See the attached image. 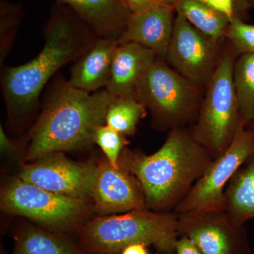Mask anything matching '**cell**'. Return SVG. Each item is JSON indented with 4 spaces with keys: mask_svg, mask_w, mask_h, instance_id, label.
Segmentation results:
<instances>
[{
    "mask_svg": "<svg viewBox=\"0 0 254 254\" xmlns=\"http://www.w3.org/2000/svg\"><path fill=\"white\" fill-rule=\"evenodd\" d=\"M98 38L71 10L59 3L53 5L41 51L28 63L1 71V91L9 118L20 121L32 113L50 78L63 66L77 61Z\"/></svg>",
    "mask_w": 254,
    "mask_h": 254,
    "instance_id": "obj_1",
    "label": "cell"
},
{
    "mask_svg": "<svg viewBox=\"0 0 254 254\" xmlns=\"http://www.w3.org/2000/svg\"><path fill=\"white\" fill-rule=\"evenodd\" d=\"M213 160L195 141L190 127H185L169 131L165 143L153 154L125 148L119 164L141 183L147 208L172 213Z\"/></svg>",
    "mask_w": 254,
    "mask_h": 254,
    "instance_id": "obj_2",
    "label": "cell"
},
{
    "mask_svg": "<svg viewBox=\"0 0 254 254\" xmlns=\"http://www.w3.org/2000/svg\"><path fill=\"white\" fill-rule=\"evenodd\" d=\"M113 95L106 89L87 93L57 78L47 92L32 128L25 162L45 155L81 149L94 143L98 127L105 125Z\"/></svg>",
    "mask_w": 254,
    "mask_h": 254,
    "instance_id": "obj_3",
    "label": "cell"
},
{
    "mask_svg": "<svg viewBox=\"0 0 254 254\" xmlns=\"http://www.w3.org/2000/svg\"><path fill=\"white\" fill-rule=\"evenodd\" d=\"M177 215L149 209L98 217L80 229L78 247L88 254H120L134 244L151 245L160 254H175Z\"/></svg>",
    "mask_w": 254,
    "mask_h": 254,
    "instance_id": "obj_4",
    "label": "cell"
},
{
    "mask_svg": "<svg viewBox=\"0 0 254 254\" xmlns=\"http://www.w3.org/2000/svg\"><path fill=\"white\" fill-rule=\"evenodd\" d=\"M237 57L225 40L217 67L205 88L198 118L190 127L195 141L214 159L228 148L242 123L233 83Z\"/></svg>",
    "mask_w": 254,
    "mask_h": 254,
    "instance_id": "obj_5",
    "label": "cell"
},
{
    "mask_svg": "<svg viewBox=\"0 0 254 254\" xmlns=\"http://www.w3.org/2000/svg\"><path fill=\"white\" fill-rule=\"evenodd\" d=\"M204 91L157 58L137 87L135 98L150 113L156 131L193 126Z\"/></svg>",
    "mask_w": 254,
    "mask_h": 254,
    "instance_id": "obj_6",
    "label": "cell"
},
{
    "mask_svg": "<svg viewBox=\"0 0 254 254\" xmlns=\"http://www.w3.org/2000/svg\"><path fill=\"white\" fill-rule=\"evenodd\" d=\"M1 208L21 215L50 231L63 234L77 230L91 213L87 200L53 193L15 177L2 189Z\"/></svg>",
    "mask_w": 254,
    "mask_h": 254,
    "instance_id": "obj_7",
    "label": "cell"
},
{
    "mask_svg": "<svg viewBox=\"0 0 254 254\" xmlns=\"http://www.w3.org/2000/svg\"><path fill=\"white\" fill-rule=\"evenodd\" d=\"M254 153V133L241 123L228 148L214 159L173 213L225 210V190L233 175Z\"/></svg>",
    "mask_w": 254,
    "mask_h": 254,
    "instance_id": "obj_8",
    "label": "cell"
},
{
    "mask_svg": "<svg viewBox=\"0 0 254 254\" xmlns=\"http://www.w3.org/2000/svg\"><path fill=\"white\" fill-rule=\"evenodd\" d=\"M225 41L207 36L176 14L165 61L182 77L205 91L220 60Z\"/></svg>",
    "mask_w": 254,
    "mask_h": 254,
    "instance_id": "obj_9",
    "label": "cell"
},
{
    "mask_svg": "<svg viewBox=\"0 0 254 254\" xmlns=\"http://www.w3.org/2000/svg\"><path fill=\"white\" fill-rule=\"evenodd\" d=\"M177 232L202 254H254L245 225L237 224L225 210L177 215Z\"/></svg>",
    "mask_w": 254,
    "mask_h": 254,
    "instance_id": "obj_10",
    "label": "cell"
},
{
    "mask_svg": "<svg viewBox=\"0 0 254 254\" xmlns=\"http://www.w3.org/2000/svg\"><path fill=\"white\" fill-rule=\"evenodd\" d=\"M97 172L95 164L78 163L54 153L23 165L18 177L53 193L88 201Z\"/></svg>",
    "mask_w": 254,
    "mask_h": 254,
    "instance_id": "obj_11",
    "label": "cell"
},
{
    "mask_svg": "<svg viewBox=\"0 0 254 254\" xmlns=\"http://www.w3.org/2000/svg\"><path fill=\"white\" fill-rule=\"evenodd\" d=\"M94 209L100 215H115L147 208L141 183L134 175L108 160L98 165L92 192Z\"/></svg>",
    "mask_w": 254,
    "mask_h": 254,
    "instance_id": "obj_12",
    "label": "cell"
},
{
    "mask_svg": "<svg viewBox=\"0 0 254 254\" xmlns=\"http://www.w3.org/2000/svg\"><path fill=\"white\" fill-rule=\"evenodd\" d=\"M176 11L173 6L153 4L132 13L120 43H134L165 60L173 36Z\"/></svg>",
    "mask_w": 254,
    "mask_h": 254,
    "instance_id": "obj_13",
    "label": "cell"
},
{
    "mask_svg": "<svg viewBox=\"0 0 254 254\" xmlns=\"http://www.w3.org/2000/svg\"><path fill=\"white\" fill-rule=\"evenodd\" d=\"M66 6L100 38L120 41L132 13L123 0H55Z\"/></svg>",
    "mask_w": 254,
    "mask_h": 254,
    "instance_id": "obj_14",
    "label": "cell"
},
{
    "mask_svg": "<svg viewBox=\"0 0 254 254\" xmlns=\"http://www.w3.org/2000/svg\"><path fill=\"white\" fill-rule=\"evenodd\" d=\"M157 58L152 50L136 43H119L105 89L115 97L135 98L137 87Z\"/></svg>",
    "mask_w": 254,
    "mask_h": 254,
    "instance_id": "obj_15",
    "label": "cell"
},
{
    "mask_svg": "<svg viewBox=\"0 0 254 254\" xmlns=\"http://www.w3.org/2000/svg\"><path fill=\"white\" fill-rule=\"evenodd\" d=\"M119 43L118 40L98 38L88 51L75 62L67 80L68 85L87 93L105 89Z\"/></svg>",
    "mask_w": 254,
    "mask_h": 254,
    "instance_id": "obj_16",
    "label": "cell"
},
{
    "mask_svg": "<svg viewBox=\"0 0 254 254\" xmlns=\"http://www.w3.org/2000/svg\"><path fill=\"white\" fill-rule=\"evenodd\" d=\"M225 211L240 225L254 218V153L242 164L225 190Z\"/></svg>",
    "mask_w": 254,
    "mask_h": 254,
    "instance_id": "obj_17",
    "label": "cell"
},
{
    "mask_svg": "<svg viewBox=\"0 0 254 254\" xmlns=\"http://www.w3.org/2000/svg\"><path fill=\"white\" fill-rule=\"evenodd\" d=\"M15 241L12 254H88L64 235L32 225L18 230Z\"/></svg>",
    "mask_w": 254,
    "mask_h": 254,
    "instance_id": "obj_18",
    "label": "cell"
},
{
    "mask_svg": "<svg viewBox=\"0 0 254 254\" xmlns=\"http://www.w3.org/2000/svg\"><path fill=\"white\" fill-rule=\"evenodd\" d=\"M176 14L186 19L193 27L217 41L225 39L230 21L200 0H175Z\"/></svg>",
    "mask_w": 254,
    "mask_h": 254,
    "instance_id": "obj_19",
    "label": "cell"
},
{
    "mask_svg": "<svg viewBox=\"0 0 254 254\" xmlns=\"http://www.w3.org/2000/svg\"><path fill=\"white\" fill-rule=\"evenodd\" d=\"M233 83L241 120L246 127L254 118V55L237 57L234 66Z\"/></svg>",
    "mask_w": 254,
    "mask_h": 254,
    "instance_id": "obj_20",
    "label": "cell"
},
{
    "mask_svg": "<svg viewBox=\"0 0 254 254\" xmlns=\"http://www.w3.org/2000/svg\"><path fill=\"white\" fill-rule=\"evenodd\" d=\"M147 113L143 105L135 98L114 97L107 113L105 125L124 136H133L137 125Z\"/></svg>",
    "mask_w": 254,
    "mask_h": 254,
    "instance_id": "obj_21",
    "label": "cell"
},
{
    "mask_svg": "<svg viewBox=\"0 0 254 254\" xmlns=\"http://www.w3.org/2000/svg\"><path fill=\"white\" fill-rule=\"evenodd\" d=\"M23 15V6L8 0H0V66L2 68L14 43Z\"/></svg>",
    "mask_w": 254,
    "mask_h": 254,
    "instance_id": "obj_22",
    "label": "cell"
},
{
    "mask_svg": "<svg viewBox=\"0 0 254 254\" xmlns=\"http://www.w3.org/2000/svg\"><path fill=\"white\" fill-rule=\"evenodd\" d=\"M94 143L99 145L112 167L120 168L119 160L127 143L126 136L103 125L95 131Z\"/></svg>",
    "mask_w": 254,
    "mask_h": 254,
    "instance_id": "obj_23",
    "label": "cell"
},
{
    "mask_svg": "<svg viewBox=\"0 0 254 254\" xmlns=\"http://www.w3.org/2000/svg\"><path fill=\"white\" fill-rule=\"evenodd\" d=\"M225 40L238 56L254 55V25L245 22L242 18L235 17L230 21Z\"/></svg>",
    "mask_w": 254,
    "mask_h": 254,
    "instance_id": "obj_24",
    "label": "cell"
},
{
    "mask_svg": "<svg viewBox=\"0 0 254 254\" xmlns=\"http://www.w3.org/2000/svg\"><path fill=\"white\" fill-rule=\"evenodd\" d=\"M211 9L225 15L230 21L234 18L243 19V14L250 9L248 0H200Z\"/></svg>",
    "mask_w": 254,
    "mask_h": 254,
    "instance_id": "obj_25",
    "label": "cell"
},
{
    "mask_svg": "<svg viewBox=\"0 0 254 254\" xmlns=\"http://www.w3.org/2000/svg\"><path fill=\"white\" fill-rule=\"evenodd\" d=\"M175 254H202L198 247L186 237H179Z\"/></svg>",
    "mask_w": 254,
    "mask_h": 254,
    "instance_id": "obj_26",
    "label": "cell"
},
{
    "mask_svg": "<svg viewBox=\"0 0 254 254\" xmlns=\"http://www.w3.org/2000/svg\"><path fill=\"white\" fill-rule=\"evenodd\" d=\"M0 148L1 153L4 155H14L17 151L16 143L5 133L1 125L0 127Z\"/></svg>",
    "mask_w": 254,
    "mask_h": 254,
    "instance_id": "obj_27",
    "label": "cell"
},
{
    "mask_svg": "<svg viewBox=\"0 0 254 254\" xmlns=\"http://www.w3.org/2000/svg\"><path fill=\"white\" fill-rule=\"evenodd\" d=\"M124 4L131 13L138 12L153 4V0H123Z\"/></svg>",
    "mask_w": 254,
    "mask_h": 254,
    "instance_id": "obj_28",
    "label": "cell"
},
{
    "mask_svg": "<svg viewBox=\"0 0 254 254\" xmlns=\"http://www.w3.org/2000/svg\"><path fill=\"white\" fill-rule=\"evenodd\" d=\"M120 254H149L145 244H134L128 246Z\"/></svg>",
    "mask_w": 254,
    "mask_h": 254,
    "instance_id": "obj_29",
    "label": "cell"
},
{
    "mask_svg": "<svg viewBox=\"0 0 254 254\" xmlns=\"http://www.w3.org/2000/svg\"><path fill=\"white\" fill-rule=\"evenodd\" d=\"M155 4L168 5V6H174L175 0H153Z\"/></svg>",
    "mask_w": 254,
    "mask_h": 254,
    "instance_id": "obj_30",
    "label": "cell"
},
{
    "mask_svg": "<svg viewBox=\"0 0 254 254\" xmlns=\"http://www.w3.org/2000/svg\"><path fill=\"white\" fill-rule=\"evenodd\" d=\"M245 127H247V128L251 130V131H253L254 133V118L252 121L250 122L248 125H247Z\"/></svg>",
    "mask_w": 254,
    "mask_h": 254,
    "instance_id": "obj_31",
    "label": "cell"
},
{
    "mask_svg": "<svg viewBox=\"0 0 254 254\" xmlns=\"http://www.w3.org/2000/svg\"><path fill=\"white\" fill-rule=\"evenodd\" d=\"M252 7H254V0H248Z\"/></svg>",
    "mask_w": 254,
    "mask_h": 254,
    "instance_id": "obj_32",
    "label": "cell"
}]
</instances>
